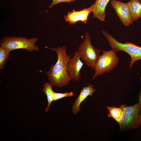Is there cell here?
<instances>
[{
  "label": "cell",
  "mask_w": 141,
  "mask_h": 141,
  "mask_svg": "<svg viewBox=\"0 0 141 141\" xmlns=\"http://www.w3.org/2000/svg\"><path fill=\"white\" fill-rule=\"evenodd\" d=\"M45 48L55 51L58 57L56 62L51 67L47 73L48 79L53 86L61 87L66 86L72 80L68 73L67 67L72 54L69 55H67V48L65 45L52 48L48 46Z\"/></svg>",
  "instance_id": "6da1fadb"
},
{
  "label": "cell",
  "mask_w": 141,
  "mask_h": 141,
  "mask_svg": "<svg viewBox=\"0 0 141 141\" xmlns=\"http://www.w3.org/2000/svg\"><path fill=\"white\" fill-rule=\"evenodd\" d=\"M102 32L111 46V50L116 52L123 51L130 55L131 59L129 64L130 68L136 62L141 59V47L131 42H119L105 31L103 30Z\"/></svg>",
  "instance_id": "7a4b0ae2"
},
{
  "label": "cell",
  "mask_w": 141,
  "mask_h": 141,
  "mask_svg": "<svg viewBox=\"0 0 141 141\" xmlns=\"http://www.w3.org/2000/svg\"><path fill=\"white\" fill-rule=\"evenodd\" d=\"M38 39L33 37L30 39L23 37L6 36L0 41L1 46L11 51L17 49H24L30 52L38 51L39 48L35 44Z\"/></svg>",
  "instance_id": "3957f363"
},
{
  "label": "cell",
  "mask_w": 141,
  "mask_h": 141,
  "mask_svg": "<svg viewBox=\"0 0 141 141\" xmlns=\"http://www.w3.org/2000/svg\"><path fill=\"white\" fill-rule=\"evenodd\" d=\"M78 52L81 58L85 64L91 69L94 70L101 50L92 45L90 35L87 31L83 41L78 48Z\"/></svg>",
  "instance_id": "277c9868"
},
{
  "label": "cell",
  "mask_w": 141,
  "mask_h": 141,
  "mask_svg": "<svg viewBox=\"0 0 141 141\" xmlns=\"http://www.w3.org/2000/svg\"><path fill=\"white\" fill-rule=\"evenodd\" d=\"M103 54L100 55L96 64L95 73L92 79L106 73H109L117 66L120 58L117 52L112 50H102Z\"/></svg>",
  "instance_id": "5b68a950"
},
{
  "label": "cell",
  "mask_w": 141,
  "mask_h": 141,
  "mask_svg": "<svg viewBox=\"0 0 141 141\" xmlns=\"http://www.w3.org/2000/svg\"><path fill=\"white\" fill-rule=\"evenodd\" d=\"M120 107L127 119L126 130L138 128L140 126L139 113L141 108L140 102H139L136 104L130 106L123 104Z\"/></svg>",
  "instance_id": "8992f818"
},
{
  "label": "cell",
  "mask_w": 141,
  "mask_h": 141,
  "mask_svg": "<svg viewBox=\"0 0 141 141\" xmlns=\"http://www.w3.org/2000/svg\"><path fill=\"white\" fill-rule=\"evenodd\" d=\"M111 6L115 10L122 24L126 27L132 24L133 21L127 3L112 0Z\"/></svg>",
  "instance_id": "52a82bcc"
},
{
  "label": "cell",
  "mask_w": 141,
  "mask_h": 141,
  "mask_svg": "<svg viewBox=\"0 0 141 141\" xmlns=\"http://www.w3.org/2000/svg\"><path fill=\"white\" fill-rule=\"evenodd\" d=\"M77 51H76L73 57L69 59L67 65V71L69 76L74 81L81 79L80 71L84 63L81 60Z\"/></svg>",
  "instance_id": "ba28073f"
},
{
  "label": "cell",
  "mask_w": 141,
  "mask_h": 141,
  "mask_svg": "<svg viewBox=\"0 0 141 141\" xmlns=\"http://www.w3.org/2000/svg\"><path fill=\"white\" fill-rule=\"evenodd\" d=\"M92 11L91 6L79 11L73 9L68 12L67 15H64V17L66 21L68 22L70 25L74 24L79 21L86 24L88 16Z\"/></svg>",
  "instance_id": "9c48e42d"
},
{
  "label": "cell",
  "mask_w": 141,
  "mask_h": 141,
  "mask_svg": "<svg viewBox=\"0 0 141 141\" xmlns=\"http://www.w3.org/2000/svg\"><path fill=\"white\" fill-rule=\"evenodd\" d=\"M95 91L93 85L91 84H89L87 86L83 87L72 105L73 113L77 114L80 110V106L81 103L88 96H92Z\"/></svg>",
  "instance_id": "30bf717a"
},
{
  "label": "cell",
  "mask_w": 141,
  "mask_h": 141,
  "mask_svg": "<svg viewBox=\"0 0 141 141\" xmlns=\"http://www.w3.org/2000/svg\"><path fill=\"white\" fill-rule=\"evenodd\" d=\"M110 0H96L91 6L92 8L93 17L102 21H105V10Z\"/></svg>",
  "instance_id": "8fae6325"
},
{
  "label": "cell",
  "mask_w": 141,
  "mask_h": 141,
  "mask_svg": "<svg viewBox=\"0 0 141 141\" xmlns=\"http://www.w3.org/2000/svg\"><path fill=\"white\" fill-rule=\"evenodd\" d=\"M133 21L141 17V2L139 0H130L128 3Z\"/></svg>",
  "instance_id": "7c38bea8"
},
{
  "label": "cell",
  "mask_w": 141,
  "mask_h": 141,
  "mask_svg": "<svg viewBox=\"0 0 141 141\" xmlns=\"http://www.w3.org/2000/svg\"><path fill=\"white\" fill-rule=\"evenodd\" d=\"M43 91L44 93L46 95L48 103L45 109L46 112L48 110L51 104L54 99V92L52 87H53L51 83H46L44 84Z\"/></svg>",
  "instance_id": "4fadbf2b"
},
{
  "label": "cell",
  "mask_w": 141,
  "mask_h": 141,
  "mask_svg": "<svg viewBox=\"0 0 141 141\" xmlns=\"http://www.w3.org/2000/svg\"><path fill=\"white\" fill-rule=\"evenodd\" d=\"M107 108L109 112L107 115L108 117L113 118L116 121L122 118L124 112L120 107L107 106Z\"/></svg>",
  "instance_id": "5bb4252c"
},
{
  "label": "cell",
  "mask_w": 141,
  "mask_h": 141,
  "mask_svg": "<svg viewBox=\"0 0 141 141\" xmlns=\"http://www.w3.org/2000/svg\"><path fill=\"white\" fill-rule=\"evenodd\" d=\"M10 51L4 47H0V69H2L4 67L5 63L8 59Z\"/></svg>",
  "instance_id": "9a60e30c"
},
{
  "label": "cell",
  "mask_w": 141,
  "mask_h": 141,
  "mask_svg": "<svg viewBox=\"0 0 141 141\" xmlns=\"http://www.w3.org/2000/svg\"><path fill=\"white\" fill-rule=\"evenodd\" d=\"M73 95V92H70L64 93H57L54 92V101H56L63 98L67 97H72Z\"/></svg>",
  "instance_id": "2e32d148"
},
{
  "label": "cell",
  "mask_w": 141,
  "mask_h": 141,
  "mask_svg": "<svg viewBox=\"0 0 141 141\" xmlns=\"http://www.w3.org/2000/svg\"><path fill=\"white\" fill-rule=\"evenodd\" d=\"M116 122L119 125L120 131H122L126 130L127 119L124 113L122 118L119 120L117 121Z\"/></svg>",
  "instance_id": "e0dca14e"
},
{
  "label": "cell",
  "mask_w": 141,
  "mask_h": 141,
  "mask_svg": "<svg viewBox=\"0 0 141 141\" xmlns=\"http://www.w3.org/2000/svg\"><path fill=\"white\" fill-rule=\"evenodd\" d=\"M76 0H53L51 4L49 7V8H52L55 5L62 2H67L70 3L71 2H74Z\"/></svg>",
  "instance_id": "ac0fdd59"
},
{
  "label": "cell",
  "mask_w": 141,
  "mask_h": 141,
  "mask_svg": "<svg viewBox=\"0 0 141 141\" xmlns=\"http://www.w3.org/2000/svg\"><path fill=\"white\" fill-rule=\"evenodd\" d=\"M140 79L141 83V77H140ZM138 100L139 102H140V104L141 108V89L140 90V92L139 95ZM140 111L141 112L140 114V126H141V109Z\"/></svg>",
  "instance_id": "d6986e66"
}]
</instances>
